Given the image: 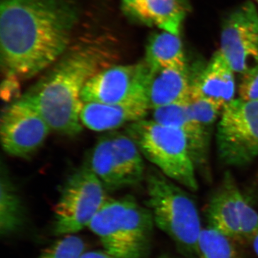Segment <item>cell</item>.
Returning <instances> with one entry per match:
<instances>
[{
    "mask_svg": "<svg viewBox=\"0 0 258 258\" xmlns=\"http://www.w3.org/2000/svg\"><path fill=\"white\" fill-rule=\"evenodd\" d=\"M77 11L69 0H2L0 47L5 76L31 79L68 50Z\"/></svg>",
    "mask_w": 258,
    "mask_h": 258,
    "instance_id": "6da1fadb",
    "label": "cell"
},
{
    "mask_svg": "<svg viewBox=\"0 0 258 258\" xmlns=\"http://www.w3.org/2000/svg\"><path fill=\"white\" fill-rule=\"evenodd\" d=\"M113 57L109 48L98 44L72 49L20 98L35 108L53 132L77 135L83 129V88L95 75L111 66Z\"/></svg>",
    "mask_w": 258,
    "mask_h": 258,
    "instance_id": "7a4b0ae2",
    "label": "cell"
},
{
    "mask_svg": "<svg viewBox=\"0 0 258 258\" xmlns=\"http://www.w3.org/2000/svg\"><path fill=\"white\" fill-rule=\"evenodd\" d=\"M146 207L154 225L170 237L186 258H199L198 242L203 228L195 200L175 181L158 169L147 173Z\"/></svg>",
    "mask_w": 258,
    "mask_h": 258,
    "instance_id": "3957f363",
    "label": "cell"
},
{
    "mask_svg": "<svg viewBox=\"0 0 258 258\" xmlns=\"http://www.w3.org/2000/svg\"><path fill=\"white\" fill-rule=\"evenodd\" d=\"M154 222L147 207L132 197L108 200L88 226L104 250L117 258H147Z\"/></svg>",
    "mask_w": 258,
    "mask_h": 258,
    "instance_id": "277c9868",
    "label": "cell"
},
{
    "mask_svg": "<svg viewBox=\"0 0 258 258\" xmlns=\"http://www.w3.org/2000/svg\"><path fill=\"white\" fill-rule=\"evenodd\" d=\"M125 131L158 170L186 189L198 191L197 167L184 134L154 120L134 122Z\"/></svg>",
    "mask_w": 258,
    "mask_h": 258,
    "instance_id": "5b68a950",
    "label": "cell"
},
{
    "mask_svg": "<svg viewBox=\"0 0 258 258\" xmlns=\"http://www.w3.org/2000/svg\"><path fill=\"white\" fill-rule=\"evenodd\" d=\"M106 187L88 164L68 178L54 209L52 232L74 235L88 227L108 201Z\"/></svg>",
    "mask_w": 258,
    "mask_h": 258,
    "instance_id": "8992f818",
    "label": "cell"
},
{
    "mask_svg": "<svg viewBox=\"0 0 258 258\" xmlns=\"http://www.w3.org/2000/svg\"><path fill=\"white\" fill-rule=\"evenodd\" d=\"M217 148L224 164L243 166L258 157V99L235 98L222 109Z\"/></svg>",
    "mask_w": 258,
    "mask_h": 258,
    "instance_id": "52a82bcc",
    "label": "cell"
},
{
    "mask_svg": "<svg viewBox=\"0 0 258 258\" xmlns=\"http://www.w3.org/2000/svg\"><path fill=\"white\" fill-rule=\"evenodd\" d=\"M207 220L212 227L239 243H252L258 235V213L244 198L235 177L226 171L207 205Z\"/></svg>",
    "mask_w": 258,
    "mask_h": 258,
    "instance_id": "ba28073f",
    "label": "cell"
},
{
    "mask_svg": "<svg viewBox=\"0 0 258 258\" xmlns=\"http://www.w3.org/2000/svg\"><path fill=\"white\" fill-rule=\"evenodd\" d=\"M150 67L145 61L133 64L111 66L90 79L83 88V103L120 104L147 101V86Z\"/></svg>",
    "mask_w": 258,
    "mask_h": 258,
    "instance_id": "9c48e42d",
    "label": "cell"
},
{
    "mask_svg": "<svg viewBox=\"0 0 258 258\" xmlns=\"http://www.w3.org/2000/svg\"><path fill=\"white\" fill-rule=\"evenodd\" d=\"M218 51L235 74L258 64V12L253 3L245 2L226 19Z\"/></svg>",
    "mask_w": 258,
    "mask_h": 258,
    "instance_id": "30bf717a",
    "label": "cell"
},
{
    "mask_svg": "<svg viewBox=\"0 0 258 258\" xmlns=\"http://www.w3.org/2000/svg\"><path fill=\"white\" fill-rule=\"evenodd\" d=\"M50 125L40 113L19 98L3 111L0 125L2 146L10 156L25 158L34 154L46 140Z\"/></svg>",
    "mask_w": 258,
    "mask_h": 258,
    "instance_id": "8fae6325",
    "label": "cell"
},
{
    "mask_svg": "<svg viewBox=\"0 0 258 258\" xmlns=\"http://www.w3.org/2000/svg\"><path fill=\"white\" fill-rule=\"evenodd\" d=\"M235 71L217 51L206 67L191 81V98L210 102L223 109L235 100Z\"/></svg>",
    "mask_w": 258,
    "mask_h": 258,
    "instance_id": "7c38bea8",
    "label": "cell"
},
{
    "mask_svg": "<svg viewBox=\"0 0 258 258\" xmlns=\"http://www.w3.org/2000/svg\"><path fill=\"white\" fill-rule=\"evenodd\" d=\"M186 103L169 105L152 110V120L177 129L184 134L196 167L206 171L208 167L209 132L193 116Z\"/></svg>",
    "mask_w": 258,
    "mask_h": 258,
    "instance_id": "4fadbf2b",
    "label": "cell"
},
{
    "mask_svg": "<svg viewBox=\"0 0 258 258\" xmlns=\"http://www.w3.org/2000/svg\"><path fill=\"white\" fill-rule=\"evenodd\" d=\"M150 109L147 101L120 104L84 103L81 112L83 125L93 132H107L143 120Z\"/></svg>",
    "mask_w": 258,
    "mask_h": 258,
    "instance_id": "5bb4252c",
    "label": "cell"
},
{
    "mask_svg": "<svg viewBox=\"0 0 258 258\" xmlns=\"http://www.w3.org/2000/svg\"><path fill=\"white\" fill-rule=\"evenodd\" d=\"M149 66V64H148ZM189 71L150 67L147 86L149 108L186 103L191 96Z\"/></svg>",
    "mask_w": 258,
    "mask_h": 258,
    "instance_id": "9a60e30c",
    "label": "cell"
},
{
    "mask_svg": "<svg viewBox=\"0 0 258 258\" xmlns=\"http://www.w3.org/2000/svg\"><path fill=\"white\" fill-rule=\"evenodd\" d=\"M146 62L152 69L188 71L182 42L178 35L162 31L154 34L146 49Z\"/></svg>",
    "mask_w": 258,
    "mask_h": 258,
    "instance_id": "2e32d148",
    "label": "cell"
},
{
    "mask_svg": "<svg viewBox=\"0 0 258 258\" xmlns=\"http://www.w3.org/2000/svg\"><path fill=\"white\" fill-rule=\"evenodd\" d=\"M25 222L23 202L4 166L0 176V235L9 237L18 232Z\"/></svg>",
    "mask_w": 258,
    "mask_h": 258,
    "instance_id": "e0dca14e",
    "label": "cell"
},
{
    "mask_svg": "<svg viewBox=\"0 0 258 258\" xmlns=\"http://www.w3.org/2000/svg\"><path fill=\"white\" fill-rule=\"evenodd\" d=\"M112 147L127 186L142 182L145 175L143 154L128 134H111Z\"/></svg>",
    "mask_w": 258,
    "mask_h": 258,
    "instance_id": "ac0fdd59",
    "label": "cell"
},
{
    "mask_svg": "<svg viewBox=\"0 0 258 258\" xmlns=\"http://www.w3.org/2000/svg\"><path fill=\"white\" fill-rule=\"evenodd\" d=\"M87 164L106 189L116 190L126 187L124 177L115 160L110 135L97 142Z\"/></svg>",
    "mask_w": 258,
    "mask_h": 258,
    "instance_id": "d6986e66",
    "label": "cell"
},
{
    "mask_svg": "<svg viewBox=\"0 0 258 258\" xmlns=\"http://www.w3.org/2000/svg\"><path fill=\"white\" fill-rule=\"evenodd\" d=\"M152 25L179 36L187 8L184 0H145Z\"/></svg>",
    "mask_w": 258,
    "mask_h": 258,
    "instance_id": "ffe728a7",
    "label": "cell"
},
{
    "mask_svg": "<svg viewBox=\"0 0 258 258\" xmlns=\"http://www.w3.org/2000/svg\"><path fill=\"white\" fill-rule=\"evenodd\" d=\"M232 242L212 227L204 228L199 239V258H240Z\"/></svg>",
    "mask_w": 258,
    "mask_h": 258,
    "instance_id": "44dd1931",
    "label": "cell"
},
{
    "mask_svg": "<svg viewBox=\"0 0 258 258\" xmlns=\"http://www.w3.org/2000/svg\"><path fill=\"white\" fill-rule=\"evenodd\" d=\"M86 244L79 236L64 235L44 249L37 258H80L86 252Z\"/></svg>",
    "mask_w": 258,
    "mask_h": 258,
    "instance_id": "7402d4cb",
    "label": "cell"
},
{
    "mask_svg": "<svg viewBox=\"0 0 258 258\" xmlns=\"http://www.w3.org/2000/svg\"><path fill=\"white\" fill-rule=\"evenodd\" d=\"M186 104L193 116L208 132L209 128L216 121L222 111L210 102L198 98H190Z\"/></svg>",
    "mask_w": 258,
    "mask_h": 258,
    "instance_id": "603a6c76",
    "label": "cell"
},
{
    "mask_svg": "<svg viewBox=\"0 0 258 258\" xmlns=\"http://www.w3.org/2000/svg\"><path fill=\"white\" fill-rule=\"evenodd\" d=\"M238 93L241 99L247 101L258 99V64L242 74Z\"/></svg>",
    "mask_w": 258,
    "mask_h": 258,
    "instance_id": "cb8c5ba5",
    "label": "cell"
},
{
    "mask_svg": "<svg viewBox=\"0 0 258 258\" xmlns=\"http://www.w3.org/2000/svg\"><path fill=\"white\" fill-rule=\"evenodd\" d=\"M122 5L125 13L130 18L148 25H152L146 8L145 0H122Z\"/></svg>",
    "mask_w": 258,
    "mask_h": 258,
    "instance_id": "d4e9b609",
    "label": "cell"
},
{
    "mask_svg": "<svg viewBox=\"0 0 258 258\" xmlns=\"http://www.w3.org/2000/svg\"><path fill=\"white\" fill-rule=\"evenodd\" d=\"M19 80L11 76H5V79L2 84V95L5 101H9L18 94L19 91Z\"/></svg>",
    "mask_w": 258,
    "mask_h": 258,
    "instance_id": "484cf974",
    "label": "cell"
},
{
    "mask_svg": "<svg viewBox=\"0 0 258 258\" xmlns=\"http://www.w3.org/2000/svg\"><path fill=\"white\" fill-rule=\"evenodd\" d=\"M80 258H117L106 250H95L85 252Z\"/></svg>",
    "mask_w": 258,
    "mask_h": 258,
    "instance_id": "4316f807",
    "label": "cell"
},
{
    "mask_svg": "<svg viewBox=\"0 0 258 258\" xmlns=\"http://www.w3.org/2000/svg\"><path fill=\"white\" fill-rule=\"evenodd\" d=\"M252 247H253L254 253L258 257V235L254 237L253 241L252 242Z\"/></svg>",
    "mask_w": 258,
    "mask_h": 258,
    "instance_id": "83f0119b",
    "label": "cell"
},
{
    "mask_svg": "<svg viewBox=\"0 0 258 258\" xmlns=\"http://www.w3.org/2000/svg\"><path fill=\"white\" fill-rule=\"evenodd\" d=\"M160 258H177V257H170V256H163V257H161Z\"/></svg>",
    "mask_w": 258,
    "mask_h": 258,
    "instance_id": "f1b7e54d",
    "label": "cell"
},
{
    "mask_svg": "<svg viewBox=\"0 0 258 258\" xmlns=\"http://www.w3.org/2000/svg\"><path fill=\"white\" fill-rule=\"evenodd\" d=\"M255 1H256V3H257V5H258V0H255Z\"/></svg>",
    "mask_w": 258,
    "mask_h": 258,
    "instance_id": "f546056e",
    "label": "cell"
}]
</instances>
